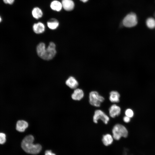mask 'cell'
<instances>
[{"label":"cell","instance_id":"cell-19","mask_svg":"<svg viewBox=\"0 0 155 155\" xmlns=\"http://www.w3.org/2000/svg\"><path fill=\"white\" fill-rule=\"evenodd\" d=\"M146 24L148 28L153 29L155 28V19L152 17L148 18L146 21Z\"/></svg>","mask_w":155,"mask_h":155},{"label":"cell","instance_id":"cell-18","mask_svg":"<svg viewBox=\"0 0 155 155\" xmlns=\"http://www.w3.org/2000/svg\"><path fill=\"white\" fill-rule=\"evenodd\" d=\"M102 141L105 146H109L113 142V137L109 134L104 135L103 136Z\"/></svg>","mask_w":155,"mask_h":155},{"label":"cell","instance_id":"cell-13","mask_svg":"<svg viewBox=\"0 0 155 155\" xmlns=\"http://www.w3.org/2000/svg\"><path fill=\"white\" fill-rule=\"evenodd\" d=\"M84 93L82 90L79 88L75 89L71 94L72 98L74 100H80L84 96Z\"/></svg>","mask_w":155,"mask_h":155},{"label":"cell","instance_id":"cell-27","mask_svg":"<svg viewBox=\"0 0 155 155\" xmlns=\"http://www.w3.org/2000/svg\"><path fill=\"white\" fill-rule=\"evenodd\" d=\"M154 16L155 17V13H154Z\"/></svg>","mask_w":155,"mask_h":155},{"label":"cell","instance_id":"cell-17","mask_svg":"<svg viewBox=\"0 0 155 155\" xmlns=\"http://www.w3.org/2000/svg\"><path fill=\"white\" fill-rule=\"evenodd\" d=\"M109 99L113 103H118L119 102L120 95L119 93L116 91H112L109 93Z\"/></svg>","mask_w":155,"mask_h":155},{"label":"cell","instance_id":"cell-14","mask_svg":"<svg viewBox=\"0 0 155 155\" xmlns=\"http://www.w3.org/2000/svg\"><path fill=\"white\" fill-rule=\"evenodd\" d=\"M28 126V124L27 122L23 120H20L17 121L16 129L18 131L23 132L25 131Z\"/></svg>","mask_w":155,"mask_h":155},{"label":"cell","instance_id":"cell-3","mask_svg":"<svg viewBox=\"0 0 155 155\" xmlns=\"http://www.w3.org/2000/svg\"><path fill=\"white\" fill-rule=\"evenodd\" d=\"M104 100L102 96L99 95L96 91L91 92L89 94V102L92 106L96 107H100L101 104Z\"/></svg>","mask_w":155,"mask_h":155},{"label":"cell","instance_id":"cell-20","mask_svg":"<svg viewBox=\"0 0 155 155\" xmlns=\"http://www.w3.org/2000/svg\"><path fill=\"white\" fill-rule=\"evenodd\" d=\"M125 114L126 116L130 118L132 117L134 115L133 111L131 109L128 108L126 110Z\"/></svg>","mask_w":155,"mask_h":155},{"label":"cell","instance_id":"cell-24","mask_svg":"<svg viewBox=\"0 0 155 155\" xmlns=\"http://www.w3.org/2000/svg\"><path fill=\"white\" fill-rule=\"evenodd\" d=\"M44 155H56L51 150H47L45 152Z\"/></svg>","mask_w":155,"mask_h":155},{"label":"cell","instance_id":"cell-6","mask_svg":"<svg viewBox=\"0 0 155 155\" xmlns=\"http://www.w3.org/2000/svg\"><path fill=\"white\" fill-rule=\"evenodd\" d=\"M100 119L106 124H107L109 120V117L103 111L100 110H96L93 117V122L97 123Z\"/></svg>","mask_w":155,"mask_h":155},{"label":"cell","instance_id":"cell-5","mask_svg":"<svg viewBox=\"0 0 155 155\" xmlns=\"http://www.w3.org/2000/svg\"><path fill=\"white\" fill-rule=\"evenodd\" d=\"M56 53L55 44L53 42H51L46 49L44 55L42 59L47 61L51 60L54 57Z\"/></svg>","mask_w":155,"mask_h":155},{"label":"cell","instance_id":"cell-11","mask_svg":"<svg viewBox=\"0 0 155 155\" xmlns=\"http://www.w3.org/2000/svg\"><path fill=\"white\" fill-rule=\"evenodd\" d=\"M31 14L34 18L38 20L42 17L43 13L42 10L40 7H35L32 10Z\"/></svg>","mask_w":155,"mask_h":155},{"label":"cell","instance_id":"cell-8","mask_svg":"<svg viewBox=\"0 0 155 155\" xmlns=\"http://www.w3.org/2000/svg\"><path fill=\"white\" fill-rule=\"evenodd\" d=\"M63 9L65 11H70L73 9L75 3L72 0H61Z\"/></svg>","mask_w":155,"mask_h":155},{"label":"cell","instance_id":"cell-22","mask_svg":"<svg viewBox=\"0 0 155 155\" xmlns=\"http://www.w3.org/2000/svg\"><path fill=\"white\" fill-rule=\"evenodd\" d=\"M3 1L6 4L11 5L14 3L15 0H3Z\"/></svg>","mask_w":155,"mask_h":155},{"label":"cell","instance_id":"cell-16","mask_svg":"<svg viewBox=\"0 0 155 155\" xmlns=\"http://www.w3.org/2000/svg\"><path fill=\"white\" fill-rule=\"evenodd\" d=\"M66 85L72 89H76L78 85V83L73 76L69 77L65 82Z\"/></svg>","mask_w":155,"mask_h":155},{"label":"cell","instance_id":"cell-9","mask_svg":"<svg viewBox=\"0 0 155 155\" xmlns=\"http://www.w3.org/2000/svg\"><path fill=\"white\" fill-rule=\"evenodd\" d=\"M109 111L110 116L113 118H114L120 115L121 109L119 106L114 104L112 105L109 108Z\"/></svg>","mask_w":155,"mask_h":155},{"label":"cell","instance_id":"cell-15","mask_svg":"<svg viewBox=\"0 0 155 155\" xmlns=\"http://www.w3.org/2000/svg\"><path fill=\"white\" fill-rule=\"evenodd\" d=\"M59 21L57 19L55 18H51L47 22V27L51 30L56 29L59 26Z\"/></svg>","mask_w":155,"mask_h":155},{"label":"cell","instance_id":"cell-23","mask_svg":"<svg viewBox=\"0 0 155 155\" xmlns=\"http://www.w3.org/2000/svg\"><path fill=\"white\" fill-rule=\"evenodd\" d=\"M123 120L124 122L126 123H128L130 122V118L126 116L123 117Z\"/></svg>","mask_w":155,"mask_h":155},{"label":"cell","instance_id":"cell-4","mask_svg":"<svg viewBox=\"0 0 155 155\" xmlns=\"http://www.w3.org/2000/svg\"><path fill=\"white\" fill-rule=\"evenodd\" d=\"M137 23V20L136 14L131 12L127 15L124 18L123 24L125 26L130 28L136 26Z\"/></svg>","mask_w":155,"mask_h":155},{"label":"cell","instance_id":"cell-10","mask_svg":"<svg viewBox=\"0 0 155 155\" xmlns=\"http://www.w3.org/2000/svg\"><path fill=\"white\" fill-rule=\"evenodd\" d=\"M50 7L52 10L59 12L63 9V7L61 1L58 0H53L50 4Z\"/></svg>","mask_w":155,"mask_h":155},{"label":"cell","instance_id":"cell-12","mask_svg":"<svg viewBox=\"0 0 155 155\" xmlns=\"http://www.w3.org/2000/svg\"><path fill=\"white\" fill-rule=\"evenodd\" d=\"M46 49L45 44L42 42L40 43L36 46L37 54L38 56L42 59L44 55Z\"/></svg>","mask_w":155,"mask_h":155},{"label":"cell","instance_id":"cell-7","mask_svg":"<svg viewBox=\"0 0 155 155\" xmlns=\"http://www.w3.org/2000/svg\"><path fill=\"white\" fill-rule=\"evenodd\" d=\"M34 32L36 34L42 33L45 31V26L44 24L41 22H38L34 23L32 26Z\"/></svg>","mask_w":155,"mask_h":155},{"label":"cell","instance_id":"cell-21","mask_svg":"<svg viewBox=\"0 0 155 155\" xmlns=\"http://www.w3.org/2000/svg\"><path fill=\"white\" fill-rule=\"evenodd\" d=\"M6 135L5 134L0 133V144H3L6 142Z\"/></svg>","mask_w":155,"mask_h":155},{"label":"cell","instance_id":"cell-1","mask_svg":"<svg viewBox=\"0 0 155 155\" xmlns=\"http://www.w3.org/2000/svg\"><path fill=\"white\" fill-rule=\"evenodd\" d=\"M34 138L31 135L26 136L23 140L21 144V147L26 152L32 154H36L41 151L42 146L39 144H34Z\"/></svg>","mask_w":155,"mask_h":155},{"label":"cell","instance_id":"cell-2","mask_svg":"<svg viewBox=\"0 0 155 155\" xmlns=\"http://www.w3.org/2000/svg\"><path fill=\"white\" fill-rule=\"evenodd\" d=\"M113 138L116 140H119L121 137H126L128 134L126 128L123 125L117 124L115 125L112 130Z\"/></svg>","mask_w":155,"mask_h":155},{"label":"cell","instance_id":"cell-26","mask_svg":"<svg viewBox=\"0 0 155 155\" xmlns=\"http://www.w3.org/2000/svg\"><path fill=\"white\" fill-rule=\"evenodd\" d=\"M2 21V18L1 16L0 15V23Z\"/></svg>","mask_w":155,"mask_h":155},{"label":"cell","instance_id":"cell-25","mask_svg":"<svg viewBox=\"0 0 155 155\" xmlns=\"http://www.w3.org/2000/svg\"><path fill=\"white\" fill-rule=\"evenodd\" d=\"M80 0L81 1L84 3L88 1V0Z\"/></svg>","mask_w":155,"mask_h":155}]
</instances>
